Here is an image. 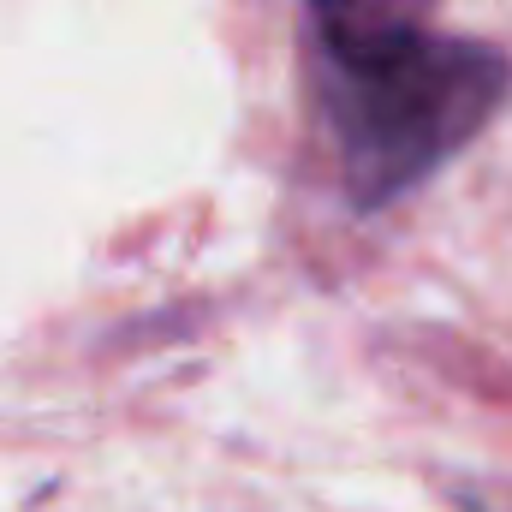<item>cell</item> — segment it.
Returning a JSON list of instances; mask_svg holds the SVG:
<instances>
[{"label": "cell", "instance_id": "6da1fadb", "mask_svg": "<svg viewBox=\"0 0 512 512\" xmlns=\"http://www.w3.org/2000/svg\"><path fill=\"white\" fill-rule=\"evenodd\" d=\"M512 66L471 36H399L370 54L322 60V108L340 143L352 209L376 215L441 173L507 102Z\"/></svg>", "mask_w": 512, "mask_h": 512}, {"label": "cell", "instance_id": "7a4b0ae2", "mask_svg": "<svg viewBox=\"0 0 512 512\" xmlns=\"http://www.w3.org/2000/svg\"><path fill=\"white\" fill-rule=\"evenodd\" d=\"M435 0H310V18H316V48L322 60H346V54H370L387 48L399 36H417L429 30Z\"/></svg>", "mask_w": 512, "mask_h": 512}]
</instances>
